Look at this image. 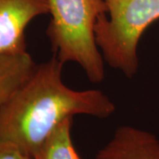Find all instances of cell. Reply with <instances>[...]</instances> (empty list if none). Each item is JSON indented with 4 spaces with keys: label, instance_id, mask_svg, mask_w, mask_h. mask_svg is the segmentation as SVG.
<instances>
[{
    "label": "cell",
    "instance_id": "obj_1",
    "mask_svg": "<svg viewBox=\"0 0 159 159\" xmlns=\"http://www.w3.org/2000/svg\"><path fill=\"white\" fill-rule=\"evenodd\" d=\"M64 63L52 58L36 65L32 74L0 106V142H10L39 159L52 132L76 115L110 117L116 106L99 89L75 90L62 80Z\"/></svg>",
    "mask_w": 159,
    "mask_h": 159
},
{
    "label": "cell",
    "instance_id": "obj_2",
    "mask_svg": "<svg viewBox=\"0 0 159 159\" xmlns=\"http://www.w3.org/2000/svg\"><path fill=\"white\" fill-rule=\"evenodd\" d=\"M51 20L46 30L54 56L62 63L78 64L89 80L104 79V59L97 46L95 28L107 14L104 0H48Z\"/></svg>",
    "mask_w": 159,
    "mask_h": 159
},
{
    "label": "cell",
    "instance_id": "obj_3",
    "mask_svg": "<svg viewBox=\"0 0 159 159\" xmlns=\"http://www.w3.org/2000/svg\"><path fill=\"white\" fill-rule=\"evenodd\" d=\"M107 14L95 28L104 61L127 78L137 74L138 43L142 34L159 19V0H104Z\"/></svg>",
    "mask_w": 159,
    "mask_h": 159
},
{
    "label": "cell",
    "instance_id": "obj_4",
    "mask_svg": "<svg viewBox=\"0 0 159 159\" xmlns=\"http://www.w3.org/2000/svg\"><path fill=\"white\" fill-rule=\"evenodd\" d=\"M48 13V0H0V54L27 52V26L34 18Z\"/></svg>",
    "mask_w": 159,
    "mask_h": 159
},
{
    "label": "cell",
    "instance_id": "obj_5",
    "mask_svg": "<svg viewBox=\"0 0 159 159\" xmlns=\"http://www.w3.org/2000/svg\"><path fill=\"white\" fill-rule=\"evenodd\" d=\"M93 159H159V140L148 131L123 125Z\"/></svg>",
    "mask_w": 159,
    "mask_h": 159
},
{
    "label": "cell",
    "instance_id": "obj_6",
    "mask_svg": "<svg viewBox=\"0 0 159 159\" xmlns=\"http://www.w3.org/2000/svg\"><path fill=\"white\" fill-rule=\"evenodd\" d=\"M35 66L28 51L0 54V106L29 78Z\"/></svg>",
    "mask_w": 159,
    "mask_h": 159
},
{
    "label": "cell",
    "instance_id": "obj_7",
    "mask_svg": "<svg viewBox=\"0 0 159 159\" xmlns=\"http://www.w3.org/2000/svg\"><path fill=\"white\" fill-rule=\"evenodd\" d=\"M73 119L64 120L52 132L46 141L39 159H80L71 136Z\"/></svg>",
    "mask_w": 159,
    "mask_h": 159
},
{
    "label": "cell",
    "instance_id": "obj_8",
    "mask_svg": "<svg viewBox=\"0 0 159 159\" xmlns=\"http://www.w3.org/2000/svg\"><path fill=\"white\" fill-rule=\"evenodd\" d=\"M0 159H34L10 142H0Z\"/></svg>",
    "mask_w": 159,
    "mask_h": 159
}]
</instances>
